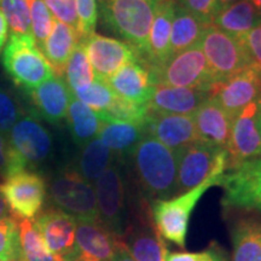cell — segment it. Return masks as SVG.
Returning <instances> with one entry per match:
<instances>
[{"label":"cell","instance_id":"38","mask_svg":"<svg viewBox=\"0 0 261 261\" xmlns=\"http://www.w3.org/2000/svg\"><path fill=\"white\" fill-rule=\"evenodd\" d=\"M27 162L16 151L9 136L0 132V179H6L24 171Z\"/></svg>","mask_w":261,"mask_h":261},{"label":"cell","instance_id":"32","mask_svg":"<svg viewBox=\"0 0 261 261\" xmlns=\"http://www.w3.org/2000/svg\"><path fill=\"white\" fill-rule=\"evenodd\" d=\"M22 254L25 261H58L50 253L44 241L29 219H16Z\"/></svg>","mask_w":261,"mask_h":261},{"label":"cell","instance_id":"15","mask_svg":"<svg viewBox=\"0 0 261 261\" xmlns=\"http://www.w3.org/2000/svg\"><path fill=\"white\" fill-rule=\"evenodd\" d=\"M35 228L58 261H70L75 247L76 218L58 208H48L35 218Z\"/></svg>","mask_w":261,"mask_h":261},{"label":"cell","instance_id":"25","mask_svg":"<svg viewBox=\"0 0 261 261\" xmlns=\"http://www.w3.org/2000/svg\"><path fill=\"white\" fill-rule=\"evenodd\" d=\"M146 135L145 123L100 119L98 138L114 152L115 156L126 158L132 155L143 137Z\"/></svg>","mask_w":261,"mask_h":261},{"label":"cell","instance_id":"47","mask_svg":"<svg viewBox=\"0 0 261 261\" xmlns=\"http://www.w3.org/2000/svg\"><path fill=\"white\" fill-rule=\"evenodd\" d=\"M8 218H11L10 217V210L8 204H6L4 197H3V195L0 194V221L8 219Z\"/></svg>","mask_w":261,"mask_h":261},{"label":"cell","instance_id":"10","mask_svg":"<svg viewBox=\"0 0 261 261\" xmlns=\"http://www.w3.org/2000/svg\"><path fill=\"white\" fill-rule=\"evenodd\" d=\"M0 194L16 219L31 220L44 205L46 182L40 174L24 169L2 182Z\"/></svg>","mask_w":261,"mask_h":261},{"label":"cell","instance_id":"44","mask_svg":"<svg viewBox=\"0 0 261 261\" xmlns=\"http://www.w3.org/2000/svg\"><path fill=\"white\" fill-rule=\"evenodd\" d=\"M240 40L252 63L261 69V23L250 29Z\"/></svg>","mask_w":261,"mask_h":261},{"label":"cell","instance_id":"6","mask_svg":"<svg viewBox=\"0 0 261 261\" xmlns=\"http://www.w3.org/2000/svg\"><path fill=\"white\" fill-rule=\"evenodd\" d=\"M198 45L207 60L214 84L230 79L253 64L240 39L215 25L204 28Z\"/></svg>","mask_w":261,"mask_h":261},{"label":"cell","instance_id":"7","mask_svg":"<svg viewBox=\"0 0 261 261\" xmlns=\"http://www.w3.org/2000/svg\"><path fill=\"white\" fill-rule=\"evenodd\" d=\"M93 187L99 220L121 240L129 225V215L127 210L125 175L116 160L94 181Z\"/></svg>","mask_w":261,"mask_h":261},{"label":"cell","instance_id":"19","mask_svg":"<svg viewBox=\"0 0 261 261\" xmlns=\"http://www.w3.org/2000/svg\"><path fill=\"white\" fill-rule=\"evenodd\" d=\"M145 132L173 151L198 142L192 115L166 114L149 109L145 120Z\"/></svg>","mask_w":261,"mask_h":261},{"label":"cell","instance_id":"13","mask_svg":"<svg viewBox=\"0 0 261 261\" xmlns=\"http://www.w3.org/2000/svg\"><path fill=\"white\" fill-rule=\"evenodd\" d=\"M9 138L27 165H41L50 159L54 151L51 133L35 114H22L10 130Z\"/></svg>","mask_w":261,"mask_h":261},{"label":"cell","instance_id":"30","mask_svg":"<svg viewBox=\"0 0 261 261\" xmlns=\"http://www.w3.org/2000/svg\"><path fill=\"white\" fill-rule=\"evenodd\" d=\"M207 25L198 21L195 16L175 3L171 31V56L188 50L201 40L204 28Z\"/></svg>","mask_w":261,"mask_h":261},{"label":"cell","instance_id":"23","mask_svg":"<svg viewBox=\"0 0 261 261\" xmlns=\"http://www.w3.org/2000/svg\"><path fill=\"white\" fill-rule=\"evenodd\" d=\"M208 98V90L156 85L149 102V109L166 114L192 115Z\"/></svg>","mask_w":261,"mask_h":261},{"label":"cell","instance_id":"20","mask_svg":"<svg viewBox=\"0 0 261 261\" xmlns=\"http://www.w3.org/2000/svg\"><path fill=\"white\" fill-rule=\"evenodd\" d=\"M25 93L31 98L35 112L45 121L56 125L67 117L73 92L62 77L55 75Z\"/></svg>","mask_w":261,"mask_h":261},{"label":"cell","instance_id":"28","mask_svg":"<svg viewBox=\"0 0 261 261\" xmlns=\"http://www.w3.org/2000/svg\"><path fill=\"white\" fill-rule=\"evenodd\" d=\"M232 261H261V221L237 220L231 228Z\"/></svg>","mask_w":261,"mask_h":261},{"label":"cell","instance_id":"43","mask_svg":"<svg viewBox=\"0 0 261 261\" xmlns=\"http://www.w3.org/2000/svg\"><path fill=\"white\" fill-rule=\"evenodd\" d=\"M165 261H227L223 255L221 249H218L217 246H212L207 250L198 253L189 252H174L167 253Z\"/></svg>","mask_w":261,"mask_h":261},{"label":"cell","instance_id":"48","mask_svg":"<svg viewBox=\"0 0 261 261\" xmlns=\"http://www.w3.org/2000/svg\"><path fill=\"white\" fill-rule=\"evenodd\" d=\"M241 2V0H217V4H218V10H223L225 8H227V6L234 4V3H238ZM218 11V12H219Z\"/></svg>","mask_w":261,"mask_h":261},{"label":"cell","instance_id":"22","mask_svg":"<svg viewBox=\"0 0 261 261\" xmlns=\"http://www.w3.org/2000/svg\"><path fill=\"white\" fill-rule=\"evenodd\" d=\"M116 96L128 102L148 106L154 92L149 69L140 61L130 62L107 81Z\"/></svg>","mask_w":261,"mask_h":261},{"label":"cell","instance_id":"34","mask_svg":"<svg viewBox=\"0 0 261 261\" xmlns=\"http://www.w3.org/2000/svg\"><path fill=\"white\" fill-rule=\"evenodd\" d=\"M73 94L97 114L106 113L113 106L117 97L106 81L98 79H94L83 89L75 91Z\"/></svg>","mask_w":261,"mask_h":261},{"label":"cell","instance_id":"49","mask_svg":"<svg viewBox=\"0 0 261 261\" xmlns=\"http://www.w3.org/2000/svg\"><path fill=\"white\" fill-rule=\"evenodd\" d=\"M250 3H252L254 8L256 9V11L259 12V15L261 16V0H250Z\"/></svg>","mask_w":261,"mask_h":261},{"label":"cell","instance_id":"21","mask_svg":"<svg viewBox=\"0 0 261 261\" xmlns=\"http://www.w3.org/2000/svg\"><path fill=\"white\" fill-rule=\"evenodd\" d=\"M198 142L225 149L231 135L233 119L210 97L192 114Z\"/></svg>","mask_w":261,"mask_h":261},{"label":"cell","instance_id":"14","mask_svg":"<svg viewBox=\"0 0 261 261\" xmlns=\"http://www.w3.org/2000/svg\"><path fill=\"white\" fill-rule=\"evenodd\" d=\"M121 242L135 261H165L168 250L165 240L156 230L151 210L143 205L133 220H129Z\"/></svg>","mask_w":261,"mask_h":261},{"label":"cell","instance_id":"27","mask_svg":"<svg viewBox=\"0 0 261 261\" xmlns=\"http://www.w3.org/2000/svg\"><path fill=\"white\" fill-rule=\"evenodd\" d=\"M259 23H261V16L250 0H241L220 10L212 25L240 39Z\"/></svg>","mask_w":261,"mask_h":261},{"label":"cell","instance_id":"39","mask_svg":"<svg viewBox=\"0 0 261 261\" xmlns=\"http://www.w3.org/2000/svg\"><path fill=\"white\" fill-rule=\"evenodd\" d=\"M77 21H79V34L85 39L94 34L98 19L97 0H75Z\"/></svg>","mask_w":261,"mask_h":261},{"label":"cell","instance_id":"40","mask_svg":"<svg viewBox=\"0 0 261 261\" xmlns=\"http://www.w3.org/2000/svg\"><path fill=\"white\" fill-rule=\"evenodd\" d=\"M21 107L14 97L0 87V132L9 136L10 130L22 115Z\"/></svg>","mask_w":261,"mask_h":261},{"label":"cell","instance_id":"51","mask_svg":"<svg viewBox=\"0 0 261 261\" xmlns=\"http://www.w3.org/2000/svg\"><path fill=\"white\" fill-rule=\"evenodd\" d=\"M150 2H152L154 4H156V3H161V2H177V0H150Z\"/></svg>","mask_w":261,"mask_h":261},{"label":"cell","instance_id":"24","mask_svg":"<svg viewBox=\"0 0 261 261\" xmlns=\"http://www.w3.org/2000/svg\"><path fill=\"white\" fill-rule=\"evenodd\" d=\"M175 3L177 2H161L155 4L148 41V56L145 61V67L148 69L160 67L171 57L169 44Z\"/></svg>","mask_w":261,"mask_h":261},{"label":"cell","instance_id":"8","mask_svg":"<svg viewBox=\"0 0 261 261\" xmlns=\"http://www.w3.org/2000/svg\"><path fill=\"white\" fill-rule=\"evenodd\" d=\"M50 197L58 210L76 219H99L93 184L75 169H64L52 179Z\"/></svg>","mask_w":261,"mask_h":261},{"label":"cell","instance_id":"37","mask_svg":"<svg viewBox=\"0 0 261 261\" xmlns=\"http://www.w3.org/2000/svg\"><path fill=\"white\" fill-rule=\"evenodd\" d=\"M23 256L19 243L17 220L8 218L0 221V261H19Z\"/></svg>","mask_w":261,"mask_h":261},{"label":"cell","instance_id":"5","mask_svg":"<svg viewBox=\"0 0 261 261\" xmlns=\"http://www.w3.org/2000/svg\"><path fill=\"white\" fill-rule=\"evenodd\" d=\"M149 73L154 86L161 85L210 91L214 84L213 75L198 44L172 55L160 67L150 68Z\"/></svg>","mask_w":261,"mask_h":261},{"label":"cell","instance_id":"17","mask_svg":"<svg viewBox=\"0 0 261 261\" xmlns=\"http://www.w3.org/2000/svg\"><path fill=\"white\" fill-rule=\"evenodd\" d=\"M259 103H253L234 117L226 145L227 168L261 156V133L257 127Z\"/></svg>","mask_w":261,"mask_h":261},{"label":"cell","instance_id":"45","mask_svg":"<svg viewBox=\"0 0 261 261\" xmlns=\"http://www.w3.org/2000/svg\"><path fill=\"white\" fill-rule=\"evenodd\" d=\"M8 22L3 11L0 10V54H2L3 48L6 45V39H8Z\"/></svg>","mask_w":261,"mask_h":261},{"label":"cell","instance_id":"50","mask_svg":"<svg viewBox=\"0 0 261 261\" xmlns=\"http://www.w3.org/2000/svg\"><path fill=\"white\" fill-rule=\"evenodd\" d=\"M257 127L261 133V103L259 104V110H257Z\"/></svg>","mask_w":261,"mask_h":261},{"label":"cell","instance_id":"46","mask_svg":"<svg viewBox=\"0 0 261 261\" xmlns=\"http://www.w3.org/2000/svg\"><path fill=\"white\" fill-rule=\"evenodd\" d=\"M112 261H135V260H133V257L129 255L128 250H127L125 244L120 242L119 248H117L115 254H114Z\"/></svg>","mask_w":261,"mask_h":261},{"label":"cell","instance_id":"33","mask_svg":"<svg viewBox=\"0 0 261 261\" xmlns=\"http://www.w3.org/2000/svg\"><path fill=\"white\" fill-rule=\"evenodd\" d=\"M65 83L71 92L83 89L94 80V73L91 65L86 51L81 41L74 48L73 54L65 65Z\"/></svg>","mask_w":261,"mask_h":261},{"label":"cell","instance_id":"2","mask_svg":"<svg viewBox=\"0 0 261 261\" xmlns=\"http://www.w3.org/2000/svg\"><path fill=\"white\" fill-rule=\"evenodd\" d=\"M139 187L148 197L167 200L177 196V154L154 137L145 135L132 152Z\"/></svg>","mask_w":261,"mask_h":261},{"label":"cell","instance_id":"18","mask_svg":"<svg viewBox=\"0 0 261 261\" xmlns=\"http://www.w3.org/2000/svg\"><path fill=\"white\" fill-rule=\"evenodd\" d=\"M223 150L225 149L195 142L175 151L178 165L177 194L187 192L200 185L213 171Z\"/></svg>","mask_w":261,"mask_h":261},{"label":"cell","instance_id":"31","mask_svg":"<svg viewBox=\"0 0 261 261\" xmlns=\"http://www.w3.org/2000/svg\"><path fill=\"white\" fill-rule=\"evenodd\" d=\"M115 160L116 156L114 152L97 137L83 146L77 161V172L87 181L94 184V181L113 165Z\"/></svg>","mask_w":261,"mask_h":261},{"label":"cell","instance_id":"52","mask_svg":"<svg viewBox=\"0 0 261 261\" xmlns=\"http://www.w3.org/2000/svg\"><path fill=\"white\" fill-rule=\"evenodd\" d=\"M19 261H25V260H24V257L22 256V257H21V260H19Z\"/></svg>","mask_w":261,"mask_h":261},{"label":"cell","instance_id":"35","mask_svg":"<svg viewBox=\"0 0 261 261\" xmlns=\"http://www.w3.org/2000/svg\"><path fill=\"white\" fill-rule=\"evenodd\" d=\"M0 10L11 29L10 34L33 37L31 12L27 0H0Z\"/></svg>","mask_w":261,"mask_h":261},{"label":"cell","instance_id":"41","mask_svg":"<svg viewBox=\"0 0 261 261\" xmlns=\"http://www.w3.org/2000/svg\"><path fill=\"white\" fill-rule=\"evenodd\" d=\"M47 9L57 21L69 25L79 33V21H77L75 0H42Z\"/></svg>","mask_w":261,"mask_h":261},{"label":"cell","instance_id":"12","mask_svg":"<svg viewBox=\"0 0 261 261\" xmlns=\"http://www.w3.org/2000/svg\"><path fill=\"white\" fill-rule=\"evenodd\" d=\"M81 44L94 73V79L107 81L130 62L140 61L137 52L125 41L94 34L81 39Z\"/></svg>","mask_w":261,"mask_h":261},{"label":"cell","instance_id":"16","mask_svg":"<svg viewBox=\"0 0 261 261\" xmlns=\"http://www.w3.org/2000/svg\"><path fill=\"white\" fill-rule=\"evenodd\" d=\"M120 242L99 219H76L70 261H112Z\"/></svg>","mask_w":261,"mask_h":261},{"label":"cell","instance_id":"11","mask_svg":"<svg viewBox=\"0 0 261 261\" xmlns=\"http://www.w3.org/2000/svg\"><path fill=\"white\" fill-rule=\"evenodd\" d=\"M220 185L224 205L261 212V156L231 168Z\"/></svg>","mask_w":261,"mask_h":261},{"label":"cell","instance_id":"4","mask_svg":"<svg viewBox=\"0 0 261 261\" xmlns=\"http://www.w3.org/2000/svg\"><path fill=\"white\" fill-rule=\"evenodd\" d=\"M2 60L10 79L24 91L34 89L55 76L54 69L33 37L10 34Z\"/></svg>","mask_w":261,"mask_h":261},{"label":"cell","instance_id":"3","mask_svg":"<svg viewBox=\"0 0 261 261\" xmlns=\"http://www.w3.org/2000/svg\"><path fill=\"white\" fill-rule=\"evenodd\" d=\"M100 17L145 64L155 4L150 0H97Z\"/></svg>","mask_w":261,"mask_h":261},{"label":"cell","instance_id":"42","mask_svg":"<svg viewBox=\"0 0 261 261\" xmlns=\"http://www.w3.org/2000/svg\"><path fill=\"white\" fill-rule=\"evenodd\" d=\"M177 3L205 25L213 23L219 11L217 0H177Z\"/></svg>","mask_w":261,"mask_h":261},{"label":"cell","instance_id":"9","mask_svg":"<svg viewBox=\"0 0 261 261\" xmlns=\"http://www.w3.org/2000/svg\"><path fill=\"white\" fill-rule=\"evenodd\" d=\"M210 97L234 120L244 108L261 103V69L250 64L230 79L213 84Z\"/></svg>","mask_w":261,"mask_h":261},{"label":"cell","instance_id":"26","mask_svg":"<svg viewBox=\"0 0 261 261\" xmlns=\"http://www.w3.org/2000/svg\"><path fill=\"white\" fill-rule=\"evenodd\" d=\"M80 40V34L74 28L55 18L52 31L40 51L48 61L56 76L62 77L64 74L65 65Z\"/></svg>","mask_w":261,"mask_h":261},{"label":"cell","instance_id":"1","mask_svg":"<svg viewBox=\"0 0 261 261\" xmlns=\"http://www.w3.org/2000/svg\"><path fill=\"white\" fill-rule=\"evenodd\" d=\"M226 168L227 152L226 150H223L213 171L200 185L172 198L151 202L150 210H151L152 223L163 240L177 244L178 247H185L189 223L194 208L202 196L212 187L221 184Z\"/></svg>","mask_w":261,"mask_h":261},{"label":"cell","instance_id":"36","mask_svg":"<svg viewBox=\"0 0 261 261\" xmlns=\"http://www.w3.org/2000/svg\"><path fill=\"white\" fill-rule=\"evenodd\" d=\"M27 2L31 12L33 38L39 50H41L42 45L54 27L55 17L42 0H27Z\"/></svg>","mask_w":261,"mask_h":261},{"label":"cell","instance_id":"29","mask_svg":"<svg viewBox=\"0 0 261 261\" xmlns=\"http://www.w3.org/2000/svg\"><path fill=\"white\" fill-rule=\"evenodd\" d=\"M68 127L73 142L80 148L98 137L100 119L94 110L86 104L71 96L69 108L67 113Z\"/></svg>","mask_w":261,"mask_h":261}]
</instances>
